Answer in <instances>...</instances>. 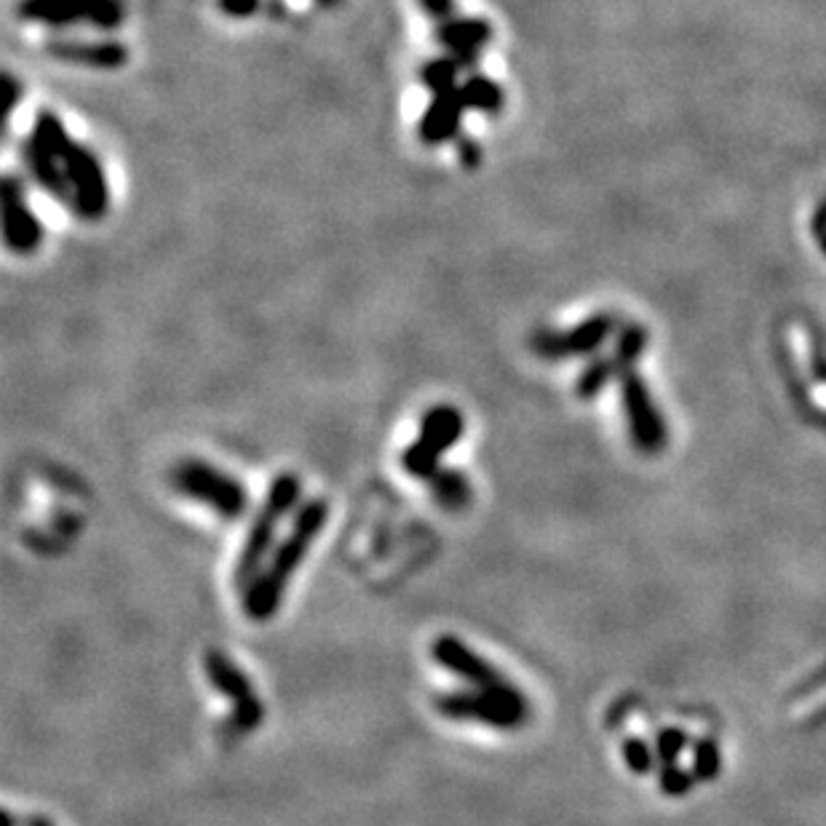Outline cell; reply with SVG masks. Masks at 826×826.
I'll list each match as a JSON object with an SVG mask.
<instances>
[{"label":"cell","instance_id":"obj_1","mask_svg":"<svg viewBox=\"0 0 826 826\" xmlns=\"http://www.w3.org/2000/svg\"><path fill=\"white\" fill-rule=\"evenodd\" d=\"M327 520L329 503L324 498H311L305 500V503H300L289 535L273 549L265 567L258 573V578L243 589L241 604L243 613H247V618L252 621V624H267V621L276 618L295 573H298L302 562H305L313 540L324 533Z\"/></svg>","mask_w":826,"mask_h":826},{"label":"cell","instance_id":"obj_2","mask_svg":"<svg viewBox=\"0 0 826 826\" xmlns=\"http://www.w3.org/2000/svg\"><path fill=\"white\" fill-rule=\"evenodd\" d=\"M302 498V481L298 474L292 471H284L267 487V496L260 503L258 514H254L252 527H249L247 538H243L241 554H238L236 564H233V586L238 589H247L254 578H258L260 570L265 567L267 556L273 554V543H276V533L281 527V522L298 509Z\"/></svg>","mask_w":826,"mask_h":826},{"label":"cell","instance_id":"obj_3","mask_svg":"<svg viewBox=\"0 0 826 826\" xmlns=\"http://www.w3.org/2000/svg\"><path fill=\"white\" fill-rule=\"evenodd\" d=\"M168 485L177 496L206 505L225 522L243 520L249 509V492L236 476L225 474L217 465L201 458H183L168 471Z\"/></svg>","mask_w":826,"mask_h":826},{"label":"cell","instance_id":"obj_4","mask_svg":"<svg viewBox=\"0 0 826 826\" xmlns=\"http://www.w3.org/2000/svg\"><path fill=\"white\" fill-rule=\"evenodd\" d=\"M434 706L452 723H476L492 730H520L529 717V703L522 690H447L434 698Z\"/></svg>","mask_w":826,"mask_h":826},{"label":"cell","instance_id":"obj_5","mask_svg":"<svg viewBox=\"0 0 826 826\" xmlns=\"http://www.w3.org/2000/svg\"><path fill=\"white\" fill-rule=\"evenodd\" d=\"M465 417L458 406L436 404L421 417L415 441L401 452V468L412 479L428 481L441 468V458L461 441Z\"/></svg>","mask_w":826,"mask_h":826},{"label":"cell","instance_id":"obj_6","mask_svg":"<svg viewBox=\"0 0 826 826\" xmlns=\"http://www.w3.org/2000/svg\"><path fill=\"white\" fill-rule=\"evenodd\" d=\"M203 672H206L209 685L217 693H223L230 703V714L225 719L230 736H247V733L258 730L265 719V706L260 701L258 690H254L252 679L247 677L241 666L230 659L223 650H206L203 653Z\"/></svg>","mask_w":826,"mask_h":826},{"label":"cell","instance_id":"obj_7","mask_svg":"<svg viewBox=\"0 0 826 826\" xmlns=\"http://www.w3.org/2000/svg\"><path fill=\"white\" fill-rule=\"evenodd\" d=\"M20 16L43 27L89 25L97 30H115L124 25V0H22Z\"/></svg>","mask_w":826,"mask_h":826},{"label":"cell","instance_id":"obj_8","mask_svg":"<svg viewBox=\"0 0 826 826\" xmlns=\"http://www.w3.org/2000/svg\"><path fill=\"white\" fill-rule=\"evenodd\" d=\"M430 659L439 663L445 672H450L452 677L463 679L468 688L500 690V693L520 690L498 666H492L485 655L476 653L471 644H465L455 634H441V637H436L434 644H430Z\"/></svg>","mask_w":826,"mask_h":826},{"label":"cell","instance_id":"obj_9","mask_svg":"<svg viewBox=\"0 0 826 826\" xmlns=\"http://www.w3.org/2000/svg\"><path fill=\"white\" fill-rule=\"evenodd\" d=\"M62 166L67 172L70 188H73V212L89 223L102 220L110 206V188L100 159L89 148L75 142L62 159Z\"/></svg>","mask_w":826,"mask_h":826},{"label":"cell","instance_id":"obj_10","mask_svg":"<svg viewBox=\"0 0 826 826\" xmlns=\"http://www.w3.org/2000/svg\"><path fill=\"white\" fill-rule=\"evenodd\" d=\"M615 329L613 313H597V316L586 318L578 327L567 331H540L533 340V351L538 356L556 362V359L567 356H589L595 353Z\"/></svg>","mask_w":826,"mask_h":826},{"label":"cell","instance_id":"obj_11","mask_svg":"<svg viewBox=\"0 0 826 826\" xmlns=\"http://www.w3.org/2000/svg\"><path fill=\"white\" fill-rule=\"evenodd\" d=\"M0 203H3V241L11 252L16 254H33L43 241V225L33 214L30 203H27L25 185L5 174L3 185H0Z\"/></svg>","mask_w":826,"mask_h":826},{"label":"cell","instance_id":"obj_12","mask_svg":"<svg viewBox=\"0 0 826 826\" xmlns=\"http://www.w3.org/2000/svg\"><path fill=\"white\" fill-rule=\"evenodd\" d=\"M621 391H624L628 426H631V436L637 441V447L642 452H659L663 439H666V430H663V423L659 412H655L644 380L639 375H634V372H626L621 377Z\"/></svg>","mask_w":826,"mask_h":826},{"label":"cell","instance_id":"obj_13","mask_svg":"<svg viewBox=\"0 0 826 826\" xmlns=\"http://www.w3.org/2000/svg\"><path fill=\"white\" fill-rule=\"evenodd\" d=\"M492 25L481 16H452V20L439 22L434 30L436 43L455 57L463 70H474L479 65V54L487 43L492 40Z\"/></svg>","mask_w":826,"mask_h":826},{"label":"cell","instance_id":"obj_14","mask_svg":"<svg viewBox=\"0 0 826 826\" xmlns=\"http://www.w3.org/2000/svg\"><path fill=\"white\" fill-rule=\"evenodd\" d=\"M46 54L65 65H78L89 70H118L129 62L126 46L115 40H97V43H84V40H51L46 43Z\"/></svg>","mask_w":826,"mask_h":826},{"label":"cell","instance_id":"obj_15","mask_svg":"<svg viewBox=\"0 0 826 826\" xmlns=\"http://www.w3.org/2000/svg\"><path fill=\"white\" fill-rule=\"evenodd\" d=\"M465 110L468 108H465L461 89L447 91V95H436L434 100L428 102L421 124H417V137H421V142L436 148V145L452 142V139L461 137Z\"/></svg>","mask_w":826,"mask_h":826},{"label":"cell","instance_id":"obj_16","mask_svg":"<svg viewBox=\"0 0 826 826\" xmlns=\"http://www.w3.org/2000/svg\"><path fill=\"white\" fill-rule=\"evenodd\" d=\"M22 159H25L27 172L35 179L43 193H49L51 199L67 203L73 209V188H70V179L65 166H62L60 155H54L51 150H46L38 139L27 137L22 145Z\"/></svg>","mask_w":826,"mask_h":826},{"label":"cell","instance_id":"obj_17","mask_svg":"<svg viewBox=\"0 0 826 826\" xmlns=\"http://www.w3.org/2000/svg\"><path fill=\"white\" fill-rule=\"evenodd\" d=\"M430 496L445 511H463L474 500V487L468 476L458 468H439L428 479Z\"/></svg>","mask_w":826,"mask_h":826},{"label":"cell","instance_id":"obj_18","mask_svg":"<svg viewBox=\"0 0 826 826\" xmlns=\"http://www.w3.org/2000/svg\"><path fill=\"white\" fill-rule=\"evenodd\" d=\"M461 95L465 100V108L485 115H498L505 104L503 86L485 73H468V78L461 84Z\"/></svg>","mask_w":826,"mask_h":826},{"label":"cell","instance_id":"obj_19","mask_svg":"<svg viewBox=\"0 0 826 826\" xmlns=\"http://www.w3.org/2000/svg\"><path fill=\"white\" fill-rule=\"evenodd\" d=\"M461 73H463L461 62H458L455 57L445 54V57H436V60H428L426 65L421 67V80H423V86L430 91V97H436V95H447V91L461 89V86H458Z\"/></svg>","mask_w":826,"mask_h":826},{"label":"cell","instance_id":"obj_20","mask_svg":"<svg viewBox=\"0 0 826 826\" xmlns=\"http://www.w3.org/2000/svg\"><path fill=\"white\" fill-rule=\"evenodd\" d=\"M615 375L624 377V370H621L618 359H615L613 353H610V356H604V359H595V362H591L584 372H580L578 383H575V393H578V397L584 401L595 399V397H599V391H602V388L608 386L610 380H613Z\"/></svg>","mask_w":826,"mask_h":826},{"label":"cell","instance_id":"obj_21","mask_svg":"<svg viewBox=\"0 0 826 826\" xmlns=\"http://www.w3.org/2000/svg\"><path fill=\"white\" fill-rule=\"evenodd\" d=\"M696 773L701 778H714L719 773V752L712 741H701L696 749Z\"/></svg>","mask_w":826,"mask_h":826},{"label":"cell","instance_id":"obj_22","mask_svg":"<svg viewBox=\"0 0 826 826\" xmlns=\"http://www.w3.org/2000/svg\"><path fill=\"white\" fill-rule=\"evenodd\" d=\"M624 758H626L628 767H631L634 773H648L650 771V752H648V747H644L642 738H637V736L626 738Z\"/></svg>","mask_w":826,"mask_h":826},{"label":"cell","instance_id":"obj_23","mask_svg":"<svg viewBox=\"0 0 826 826\" xmlns=\"http://www.w3.org/2000/svg\"><path fill=\"white\" fill-rule=\"evenodd\" d=\"M417 3H421L423 14H426L428 20H434L436 25L455 16V0H417Z\"/></svg>","mask_w":826,"mask_h":826},{"label":"cell","instance_id":"obj_24","mask_svg":"<svg viewBox=\"0 0 826 826\" xmlns=\"http://www.w3.org/2000/svg\"><path fill=\"white\" fill-rule=\"evenodd\" d=\"M824 712H826V688L818 690L816 696L808 698L805 703H800V706L792 712V717L797 719V723H805V719L818 717V714H824Z\"/></svg>","mask_w":826,"mask_h":826},{"label":"cell","instance_id":"obj_25","mask_svg":"<svg viewBox=\"0 0 826 826\" xmlns=\"http://www.w3.org/2000/svg\"><path fill=\"white\" fill-rule=\"evenodd\" d=\"M458 159H461L463 168H476L481 164V148L474 137H458Z\"/></svg>","mask_w":826,"mask_h":826},{"label":"cell","instance_id":"obj_26","mask_svg":"<svg viewBox=\"0 0 826 826\" xmlns=\"http://www.w3.org/2000/svg\"><path fill=\"white\" fill-rule=\"evenodd\" d=\"M685 747V736L679 730H663L661 738H659V752L661 758L666 762H674V758H677L679 752H683Z\"/></svg>","mask_w":826,"mask_h":826},{"label":"cell","instance_id":"obj_27","mask_svg":"<svg viewBox=\"0 0 826 826\" xmlns=\"http://www.w3.org/2000/svg\"><path fill=\"white\" fill-rule=\"evenodd\" d=\"M260 0H220V9L225 11L228 16H236V20H247L258 11Z\"/></svg>","mask_w":826,"mask_h":826},{"label":"cell","instance_id":"obj_28","mask_svg":"<svg viewBox=\"0 0 826 826\" xmlns=\"http://www.w3.org/2000/svg\"><path fill=\"white\" fill-rule=\"evenodd\" d=\"M20 97H22L20 80H16L14 75H5L3 78V118H9L11 110H14L16 102H20Z\"/></svg>","mask_w":826,"mask_h":826},{"label":"cell","instance_id":"obj_29","mask_svg":"<svg viewBox=\"0 0 826 826\" xmlns=\"http://www.w3.org/2000/svg\"><path fill=\"white\" fill-rule=\"evenodd\" d=\"M663 789H666L668 794L688 792V776H685L683 771H677L674 765H668L666 773H663Z\"/></svg>","mask_w":826,"mask_h":826},{"label":"cell","instance_id":"obj_30","mask_svg":"<svg viewBox=\"0 0 826 826\" xmlns=\"http://www.w3.org/2000/svg\"><path fill=\"white\" fill-rule=\"evenodd\" d=\"M811 393H813V399H816V404L826 410V386H816Z\"/></svg>","mask_w":826,"mask_h":826},{"label":"cell","instance_id":"obj_31","mask_svg":"<svg viewBox=\"0 0 826 826\" xmlns=\"http://www.w3.org/2000/svg\"><path fill=\"white\" fill-rule=\"evenodd\" d=\"M27 826H54V824H51L46 816H33V818H27Z\"/></svg>","mask_w":826,"mask_h":826},{"label":"cell","instance_id":"obj_32","mask_svg":"<svg viewBox=\"0 0 826 826\" xmlns=\"http://www.w3.org/2000/svg\"><path fill=\"white\" fill-rule=\"evenodd\" d=\"M316 3L324 5V9H331V5H337V3H340V0H316Z\"/></svg>","mask_w":826,"mask_h":826}]
</instances>
